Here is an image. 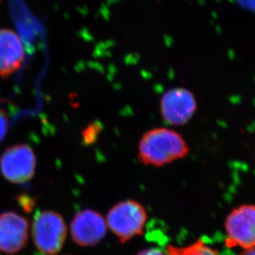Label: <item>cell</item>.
<instances>
[{
  "label": "cell",
  "mask_w": 255,
  "mask_h": 255,
  "mask_svg": "<svg viewBox=\"0 0 255 255\" xmlns=\"http://www.w3.org/2000/svg\"><path fill=\"white\" fill-rule=\"evenodd\" d=\"M189 153V146L179 132L167 128H157L142 135L138 144V158L145 165L163 167Z\"/></svg>",
  "instance_id": "1"
},
{
  "label": "cell",
  "mask_w": 255,
  "mask_h": 255,
  "mask_svg": "<svg viewBox=\"0 0 255 255\" xmlns=\"http://www.w3.org/2000/svg\"><path fill=\"white\" fill-rule=\"evenodd\" d=\"M146 221L147 211L142 204L128 200L110 210L106 225L121 242H127L142 233Z\"/></svg>",
  "instance_id": "2"
},
{
  "label": "cell",
  "mask_w": 255,
  "mask_h": 255,
  "mask_svg": "<svg viewBox=\"0 0 255 255\" xmlns=\"http://www.w3.org/2000/svg\"><path fill=\"white\" fill-rule=\"evenodd\" d=\"M67 230L62 216L54 211H42L35 216L32 236L40 253L55 255L59 253L66 241Z\"/></svg>",
  "instance_id": "3"
},
{
  "label": "cell",
  "mask_w": 255,
  "mask_h": 255,
  "mask_svg": "<svg viewBox=\"0 0 255 255\" xmlns=\"http://www.w3.org/2000/svg\"><path fill=\"white\" fill-rule=\"evenodd\" d=\"M2 176L15 184L29 182L35 174L36 156L32 148L26 144L8 147L0 158Z\"/></svg>",
  "instance_id": "4"
},
{
  "label": "cell",
  "mask_w": 255,
  "mask_h": 255,
  "mask_svg": "<svg viewBox=\"0 0 255 255\" xmlns=\"http://www.w3.org/2000/svg\"><path fill=\"white\" fill-rule=\"evenodd\" d=\"M229 246L244 250L255 247V206L245 204L233 209L226 220Z\"/></svg>",
  "instance_id": "5"
},
{
  "label": "cell",
  "mask_w": 255,
  "mask_h": 255,
  "mask_svg": "<svg viewBox=\"0 0 255 255\" xmlns=\"http://www.w3.org/2000/svg\"><path fill=\"white\" fill-rule=\"evenodd\" d=\"M197 110L194 94L183 87L170 89L160 101L162 118L168 125L184 126L191 121Z\"/></svg>",
  "instance_id": "6"
},
{
  "label": "cell",
  "mask_w": 255,
  "mask_h": 255,
  "mask_svg": "<svg viewBox=\"0 0 255 255\" xmlns=\"http://www.w3.org/2000/svg\"><path fill=\"white\" fill-rule=\"evenodd\" d=\"M107 225L102 216L92 210L76 214L71 224L72 240L83 247L96 246L106 236Z\"/></svg>",
  "instance_id": "7"
},
{
  "label": "cell",
  "mask_w": 255,
  "mask_h": 255,
  "mask_svg": "<svg viewBox=\"0 0 255 255\" xmlns=\"http://www.w3.org/2000/svg\"><path fill=\"white\" fill-rule=\"evenodd\" d=\"M27 219L14 212L0 215V252L16 255L24 248L28 240Z\"/></svg>",
  "instance_id": "8"
},
{
  "label": "cell",
  "mask_w": 255,
  "mask_h": 255,
  "mask_svg": "<svg viewBox=\"0 0 255 255\" xmlns=\"http://www.w3.org/2000/svg\"><path fill=\"white\" fill-rule=\"evenodd\" d=\"M24 48L17 32L9 28L0 29V76L7 78L23 63Z\"/></svg>",
  "instance_id": "9"
},
{
  "label": "cell",
  "mask_w": 255,
  "mask_h": 255,
  "mask_svg": "<svg viewBox=\"0 0 255 255\" xmlns=\"http://www.w3.org/2000/svg\"><path fill=\"white\" fill-rule=\"evenodd\" d=\"M167 250L168 255H218L216 251L201 240L184 247L169 246Z\"/></svg>",
  "instance_id": "10"
},
{
  "label": "cell",
  "mask_w": 255,
  "mask_h": 255,
  "mask_svg": "<svg viewBox=\"0 0 255 255\" xmlns=\"http://www.w3.org/2000/svg\"><path fill=\"white\" fill-rule=\"evenodd\" d=\"M99 132H100V126H97L96 124H92L83 132L84 141L87 144L91 143L96 139Z\"/></svg>",
  "instance_id": "11"
},
{
  "label": "cell",
  "mask_w": 255,
  "mask_h": 255,
  "mask_svg": "<svg viewBox=\"0 0 255 255\" xmlns=\"http://www.w3.org/2000/svg\"><path fill=\"white\" fill-rule=\"evenodd\" d=\"M7 126L8 119L7 113L2 109L0 108V142L4 138L5 135L7 133Z\"/></svg>",
  "instance_id": "12"
},
{
  "label": "cell",
  "mask_w": 255,
  "mask_h": 255,
  "mask_svg": "<svg viewBox=\"0 0 255 255\" xmlns=\"http://www.w3.org/2000/svg\"><path fill=\"white\" fill-rule=\"evenodd\" d=\"M137 255H166L163 252L157 249H148L140 252Z\"/></svg>",
  "instance_id": "13"
},
{
  "label": "cell",
  "mask_w": 255,
  "mask_h": 255,
  "mask_svg": "<svg viewBox=\"0 0 255 255\" xmlns=\"http://www.w3.org/2000/svg\"><path fill=\"white\" fill-rule=\"evenodd\" d=\"M239 255H255V247L245 250L243 252H241Z\"/></svg>",
  "instance_id": "14"
},
{
  "label": "cell",
  "mask_w": 255,
  "mask_h": 255,
  "mask_svg": "<svg viewBox=\"0 0 255 255\" xmlns=\"http://www.w3.org/2000/svg\"><path fill=\"white\" fill-rule=\"evenodd\" d=\"M0 1H1V0H0Z\"/></svg>",
  "instance_id": "15"
}]
</instances>
